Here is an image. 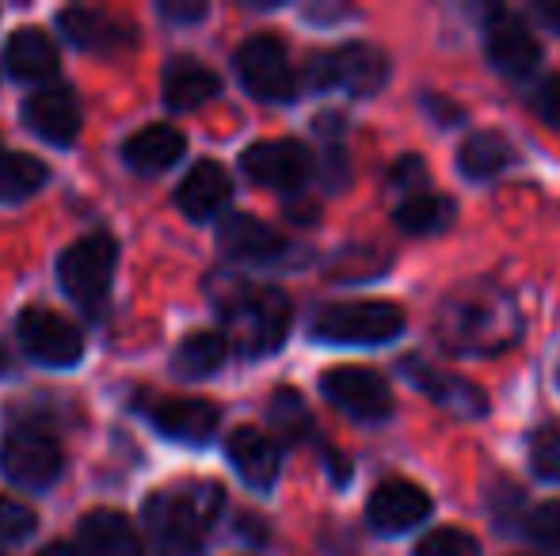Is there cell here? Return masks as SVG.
Listing matches in <instances>:
<instances>
[{"label":"cell","mask_w":560,"mask_h":556,"mask_svg":"<svg viewBox=\"0 0 560 556\" xmlns=\"http://www.w3.org/2000/svg\"><path fill=\"white\" fill-rule=\"evenodd\" d=\"M15 332H20V343L31 358H38V363H46V366H58V370L81 363V355H84L81 328L61 317V312L46 309V305L23 309L20 320H15Z\"/></svg>","instance_id":"9"},{"label":"cell","mask_w":560,"mask_h":556,"mask_svg":"<svg viewBox=\"0 0 560 556\" xmlns=\"http://www.w3.org/2000/svg\"><path fill=\"white\" fill-rule=\"evenodd\" d=\"M225 496L218 484H172L145 499V530L156 556H202V537L214 527Z\"/></svg>","instance_id":"3"},{"label":"cell","mask_w":560,"mask_h":556,"mask_svg":"<svg viewBox=\"0 0 560 556\" xmlns=\"http://www.w3.org/2000/svg\"><path fill=\"white\" fill-rule=\"evenodd\" d=\"M416 556H480V545H477V537L465 534V530L443 527L416 545Z\"/></svg>","instance_id":"31"},{"label":"cell","mask_w":560,"mask_h":556,"mask_svg":"<svg viewBox=\"0 0 560 556\" xmlns=\"http://www.w3.org/2000/svg\"><path fill=\"white\" fill-rule=\"evenodd\" d=\"M320 393L332 409L359 423H382L393 412L389 381L366 366H332L328 374H320Z\"/></svg>","instance_id":"7"},{"label":"cell","mask_w":560,"mask_h":556,"mask_svg":"<svg viewBox=\"0 0 560 556\" xmlns=\"http://www.w3.org/2000/svg\"><path fill=\"white\" fill-rule=\"evenodd\" d=\"M530 465L541 481H560V423L541 427L530 438Z\"/></svg>","instance_id":"32"},{"label":"cell","mask_w":560,"mask_h":556,"mask_svg":"<svg viewBox=\"0 0 560 556\" xmlns=\"http://www.w3.org/2000/svg\"><path fill=\"white\" fill-rule=\"evenodd\" d=\"M161 15H168V20H179V23L202 20V15H207V4H202V0H164Z\"/></svg>","instance_id":"36"},{"label":"cell","mask_w":560,"mask_h":556,"mask_svg":"<svg viewBox=\"0 0 560 556\" xmlns=\"http://www.w3.org/2000/svg\"><path fill=\"white\" fill-rule=\"evenodd\" d=\"M118 263V245L112 233H89L77 245H69L58 260V279L73 301L92 305L107 294Z\"/></svg>","instance_id":"6"},{"label":"cell","mask_w":560,"mask_h":556,"mask_svg":"<svg viewBox=\"0 0 560 556\" xmlns=\"http://www.w3.org/2000/svg\"><path fill=\"white\" fill-rule=\"evenodd\" d=\"M23 122L50 145H73L81 134V104L61 84H46L23 104Z\"/></svg>","instance_id":"15"},{"label":"cell","mask_w":560,"mask_h":556,"mask_svg":"<svg viewBox=\"0 0 560 556\" xmlns=\"http://www.w3.org/2000/svg\"><path fill=\"white\" fill-rule=\"evenodd\" d=\"M0 469L12 484L23 488H50L61 476V450L43 430L20 427L0 446Z\"/></svg>","instance_id":"11"},{"label":"cell","mask_w":560,"mask_h":556,"mask_svg":"<svg viewBox=\"0 0 560 556\" xmlns=\"http://www.w3.org/2000/svg\"><path fill=\"white\" fill-rule=\"evenodd\" d=\"M31 534H35V511L20 499L0 496V542H23Z\"/></svg>","instance_id":"33"},{"label":"cell","mask_w":560,"mask_h":556,"mask_svg":"<svg viewBox=\"0 0 560 556\" xmlns=\"http://www.w3.org/2000/svg\"><path fill=\"white\" fill-rule=\"evenodd\" d=\"M229 194H233L229 171L214 161H202L184 176V184L176 191V206L191 222H210V217H218L229 206Z\"/></svg>","instance_id":"20"},{"label":"cell","mask_w":560,"mask_h":556,"mask_svg":"<svg viewBox=\"0 0 560 556\" xmlns=\"http://www.w3.org/2000/svg\"><path fill=\"white\" fill-rule=\"evenodd\" d=\"M267 416H271V427H279V435L287 438V442L305 438V435H310V427H313L310 409H305L302 393H294V389H279V393L271 397V409H267Z\"/></svg>","instance_id":"29"},{"label":"cell","mask_w":560,"mask_h":556,"mask_svg":"<svg viewBox=\"0 0 560 556\" xmlns=\"http://www.w3.org/2000/svg\"><path fill=\"white\" fill-rule=\"evenodd\" d=\"M4 156H8V153H4V149H0V161H4Z\"/></svg>","instance_id":"39"},{"label":"cell","mask_w":560,"mask_h":556,"mask_svg":"<svg viewBox=\"0 0 560 556\" xmlns=\"http://www.w3.org/2000/svg\"><path fill=\"white\" fill-rule=\"evenodd\" d=\"M435 335L454 355H500L523 335L515 297L488 279L450 289L435 309Z\"/></svg>","instance_id":"1"},{"label":"cell","mask_w":560,"mask_h":556,"mask_svg":"<svg viewBox=\"0 0 560 556\" xmlns=\"http://www.w3.org/2000/svg\"><path fill=\"white\" fill-rule=\"evenodd\" d=\"M225 453L229 465L236 469V476L256 492H267L275 484V476H279V450H275V442L264 430L236 427L225 442Z\"/></svg>","instance_id":"19"},{"label":"cell","mask_w":560,"mask_h":556,"mask_svg":"<svg viewBox=\"0 0 560 556\" xmlns=\"http://www.w3.org/2000/svg\"><path fill=\"white\" fill-rule=\"evenodd\" d=\"M400 374H405L420 393H428V401H435L439 409H446L450 416L477 419L488 412V401L477 386H469V381L457 378V374L439 370V366H428L420 355L405 358V363H400Z\"/></svg>","instance_id":"13"},{"label":"cell","mask_w":560,"mask_h":556,"mask_svg":"<svg viewBox=\"0 0 560 556\" xmlns=\"http://www.w3.org/2000/svg\"><path fill=\"white\" fill-rule=\"evenodd\" d=\"M218 88H222V81H218V73H210L202 61L172 58L168 66H164V104H168L172 111H195V107H202L207 99H214Z\"/></svg>","instance_id":"22"},{"label":"cell","mask_w":560,"mask_h":556,"mask_svg":"<svg viewBox=\"0 0 560 556\" xmlns=\"http://www.w3.org/2000/svg\"><path fill=\"white\" fill-rule=\"evenodd\" d=\"M4 66L20 81H50L58 73V50L38 27H20L4 46Z\"/></svg>","instance_id":"24"},{"label":"cell","mask_w":560,"mask_h":556,"mask_svg":"<svg viewBox=\"0 0 560 556\" xmlns=\"http://www.w3.org/2000/svg\"><path fill=\"white\" fill-rule=\"evenodd\" d=\"M210 297L225 320V340L241 355H267L287 340L290 297L282 289L252 286L244 279H214Z\"/></svg>","instance_id":"2"},{"label":"cell","mask_w":560,"mask_h":556,"mask_svg":"<svg viewBox=\"0 0 560 556\" xmlns=\"http://www.w3.org/2000/svg\"><path fill=\"white\" fill-rule=\"evenodd\" d=\"M184 149H187L184 130L168 127V122H156V127L138 130V134L126 141L122 156L133 171H141V176H156V171H168L172 164L184 156Z\"/></svg>","instance_id":"21"},{"label":"cell","mask_w":560,"mask_h":556,"mask_svg":"<svg viewBox=\"0 0 560 556\" xmlns=\"http://www.w3.org/2000/svg\"><path fill=\"white\" fill-rule=\"evenodd\" d=\"M526 537L538 542L541 549L560 553V499H549V504H538L523 522Z\"/></svg>","instance_id":"30"},{"label":"cell","mask_w":560,"mask_h":556,"mask_svg":"<svg viewBox=\"0 0 560 556\" xmlns=\"http://www.w3.org/2000/svg\"><path fill=\"white\" fill-rule=\"evenodd\" d=\"M431 514V496L412 481H385L366 499V522L377 534H405Z\"/></svg>","instance_id":"14"},{"label":"cell","mask_w":560,"mask_h":556,"mask_svg":"<svg viewBox=\"0 0 560 556\" xmlns=\"http://www.w3.org/2000/svg\"><path fill=\"white\" fill-rule=\"evenodd\" d=\"M485 54L495 73H503L508 81H526L541 61V46L534 31L515 12H503V8L485 20Z\"/></svg>","instance_id":"12"},{"label":"cell","mask_w":560,"mask_h":556,"mask_svg":"<svg viewBox=\"0 0 560 556\" xmlns=\"http://www.w3.org/2000/svg\"><path fill=\"white\" fill-rule=\"evenodd\" d=\"M405 332V309L393 301H336L313 317V335L339 347H374Z\"/></svg>","instance_id":"4"},{"label":"cell","mask_w":560,"mask_h":556,"mask_svg":"<svg viewBox=\"0 0 560 556\" xmlns=\"http://www.w3.org/2000/svg\"><path fill=\"white\" fill-rule=\"evenodd\" d=\"M153 423L161 435L187 446H202L218 430V409L207 401H161L153 404Z\"/></svg>","instance_id":"23"},{"label":"cell","mask_w":560,"mask_h":556,"mask_svg":"<svg viewBox=\"0 0 560 556\" xmlns=\"http://www.w3.org/2000/svg\"><path fill=\"white\" fill-rule=\"evenodd\" d=\"M389 184L393 187H420V184H428V171H423V161L420 156H405V161L397 164V168H393V176H389ZM420 194V191H416Z\"/></svg>","instance_id":"35"},{"label":"cell","mask_w":560,"mask_h":556,"mask_svg":"<svg viewBox=\"0 0 560 556\" xmlns=\"http://www.w3.org/2000/svg\"><path fill=\"white\" fill-rule=\"evenodd\" d=\"M38 556H89L81 549V545H69V542H54V545H46Z\"/></svg>","instance_id":"38"},{"label":"cell","mask_w":560,"mask_h":556,"mask_svg":"<svg viewBox=\"0 0 560 556\" xmlns=\"http://www.w3.org/2000/svg\"><path fill=\"white\" fill-rule=\"evenodd\" d=\"M46 184V164L27 153H8L0 161V202H23Z\"/></svg>","instance_id":"28"},{"label":"cell","mask_w":560,"mask_h":556,"mask_svg":"<svg viewBox=\"0 0 560 556\" xmlns=\"http://www.w3.org/2000/svg\"><path fill=\"white\" fill-rule=\"evenodd\" d=\"M225 355H229V340L222 332H191L179 343L176 355H172V370L184 381H202L210 374H218Z\"/></svg>","instance_id":"26"},{"label":"cell","mask_w":560,"mask_h":556,"mask_svg":"<svg viewBox=\"0 0 560 556\" xmlns=\"http://www.w3.org/2000/svg\"><path fill=\"white\" fill-rule=\"evenodd\" d=\"M534 111L541 115L546 127H560V73L557 76H546L541 88L534 92Z\"/></svg>","instance_id":"34"},{"label":"cell","mask_w":560,"mask_h":556,"mask_svg":"<svg viewBox=\"0 0 560 556\" xmlns=\"http://www.w3.org/2000/svg\"><path fill=\"white\" fill-rule=\"evenodd\" d=\"M538 15L549 23V27H557V31H560V0H541V4H538Z\"/></svg>","instance_id":"37"},{"label":"cell","mask_w":560,"mask_h":556,"mask_svg":"<svg viewBox=\"0 0 560 556\" xmlns=\"http://www.w3.org/2000/svg\"><path fill=\"white\" fill-rule=\"evenodd\" d=\"M241 168L252 184L271 187V191H298L313 176V153L294 138L256 141L244 149Z\"/></svg>","instance_id":"10"},{"label":"cell","mask_w":560,"mask_h":556,"mask_svg":"<svg viewBox=\"0 0 560 556\" xmlns=\"http://www.w3.org/2000/svg\"><path fill=\"white\" fill-rule=\"evenodd\" d=\"M218 245H222L225 256L244 260V263H267L287 252V240H282L271 225L252 214H241V210L222 217V225H218Z\"/></svg>","instance_id":"17"},{"label":"cell","mask_w":560,"mask_h":556,"mask_svg":"<svg viewBox=\"0 0 560 556\" xmlns=\"http://www.w3.org/2000/svg\"><path fill=\"white\" fill-rule=\"evenodd\" d=\"M393 222H397V229L412 233V237H431V233L450 229V222H454V202H450L446 194L420 191V194H412V199L400 202Z\"/></svg>","instance_id":"27"},{"label":"cell","mask_w":560,"mask_h":556,"mask_svg":"<svg viewBox=\"0 0 560 556\" xmlns=\"http://www.w3.org/2000/svg\"><path fill=\"white\" fill-rule=\"evenodd\" d=\"M310 81L317 88H343L351 96H374L389 81V61L377 46L347 43L339 50L317 54L310 66Z\"/></svg>","instance_id":"5"},{"label":"cell","mask_w":560,"mask_h":556,"mask_svg":"<svg viewBox=\"0 0 560 556\" xmlns=\"http://www.w3.org/2000/svg\"><path fill=\"white\" fill-rule=\"evenodd\" d=\"M58 23L69 35V43H77L81 50L104 54V58L133 46V31L122 20H115L112 12H100V8H66Z\"/></svg>","instance_id":"16"},{"label":"cell","mask_w":560,"mask_h":556,"mask_svg":"<svg viewBox=\"0 0 560 556\" xmlns=\"http://www.w3.org/2000/svg\"><path fill=\"white\" fill-rule=\"evenodd\" d=\"M81 549L89 556H145V542H141L138 527L126 514L96 507L81 519L77 527Z\"/></svg>","instance_id":"18"},{"label":"cell","mask_w":560,"mask_h":556,"mask_svg":"<svg viewBox=\"0 0 560 556\" xmlns=\"http://www.w3.org/2000/svg\"><path fill=\"white\" fill-rule=\"evenodd\" d=\"M511 164H515V145L503 134H492V130H477L457 149V168H462L465 179H477V184L500 176Z\"/></svg>","instance_id":"25"},{"label":"cell","mask_w":560,"mask_h":556,"mask_svg":"<svg viewBox=\"0 0 560 556\" xmlns=\"http://www.w3.org/2000/svg\"><path fill=\"white\" fill-rule=\"evenodd\" d=\"M236 76H241V84L252 96L267 99V104H287L298 92L287 50H282V43L271 35H252L248 43L236 50Z\"/></svg>","instance_id":"8"}]
</instances>
